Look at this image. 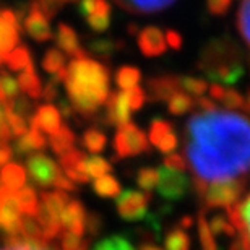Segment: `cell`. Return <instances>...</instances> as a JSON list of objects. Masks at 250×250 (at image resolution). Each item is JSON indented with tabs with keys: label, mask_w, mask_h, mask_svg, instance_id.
Here are the masks:
<instances>
[{
	"label": "cell",
	"mask_w": 250,
	"mask_h": 250,
	"mask_svg": "<svg viewBox=\"0 0 250 250\" xmlns=\"http://www.w3.org/2000/svg\"><path fill=\"white\" fill-rule=\"evenodd\" d=\"M186 153L202 195L211 184L246 182L244 177L250 174V119L219 109L195 114L186 125Z\"/></svg>",
	"instance_id": "obj_1"
},
{
	"label": "cell",
	"mask_w": 250,
	"mask_h": 250,
	"mask_svg": "<svg viewBox=\"0 0 250 250\" xmlns=\"http://www.w3.org/2000/svg\"><path fill=\"white\" fill-rule=\"evenodd\" d=\"M70 104L84 117L94 116L99 106L106 104L109 88V70L93 59H73L63 80Z\"/></svg>",
	"instance_id": "obj_2"
},
{
	"label": "cell",
	"mask_w": 250,
	"mask_h": 250,
	"mask_svg": "<svg viewBox=\"0 0 250 250\" xmlns=\"http://www.w3.org/2000/svg\"><path fill=\"white\" fill-rule=\"evenodd\" d=\"M198 68L216 84H236L244 77L241 51L231 39L219 38L202 51Z\"/></svg>",
	"instance_id": "obj_3"
},
{
	"label": "cell",
	"mask_w": 250,
	"mask_h": 250,
	"mask_svg": "<svg viewBox=\"0 0 250 250\" xmlns=\"http://www.w3.org/2000/svg\"><path fill=\"white\" fill-rule=\"evenodd\" d=\"M148 137L135 124L128 122L119 127L116 138H114V148L119 156H138V154L148 151Z\"/></svg>",
	"instance_id": "obj_4"
},
{
	"label": "cell",
	"mask_w": 250,
	"mask_h": 250,
	"mask_svg": "<svg viewBox=\"0 0 250 250\" xmlns=\"http://www.w3.org/2000/svg\"><path fill=\"white\" fill-rule=\"evenodd\" d=\"M244 190H246V182L241 181L211 184V186H207V188H205L203 198L208 207L231 208L239 202Z\"/></svg>",
	"instance_id": "obj_5"
},
{
	"label": "cell",
	"mask_w": 250,
	"mask_h": 250,
	"mask_svg": "<svg viewBox=\"0 0 250 250\" xmlns=\"http://www.w3.org/2000/svg\"><path fill=\"white\" fill-rule=\"evenodd\" d=\"M149 193H142L137 190H124L116 200L119 216L125 221H142L148 218Z\"/></svg>",
	"instance_id": "obj_6"
},
{
	"label": "cell",
	"mask_w": 250,
	"mask_h": 250,
	"mask_svg": "<svg viewBox=\"0 0 250 250\" xmlns=\"http://www.w3.org/2000/svg\"><path fill=\"white\" fill-rule=\"evenodd\" d=\"M228 218L239 231V241L232 244L231 250H250V195L244 202L228 208Z\"/></svg>",
	"instance_id": "obj_7"
},
{
	"label": "cell",
	"mask_w": 250,
	"mask_h": 250,
	"mask_svg": "<svg viewBox=\"0 0 250 250\" xmlns=\"http://www.w3.org/2000/svg\"><path fill=\"white\" fill-rule=\"evenodd\" d=\"M159 171V184H158V193L161 195L167 202H177L186 197L187 190L190 187V181L186 174L171 171L164 166L158 167Z\"/></svg>",
	"instance_id": "obj_8"
},
{
	"label": "cell",
	"mask_w": 250,
	"mask_h": 250,
	"mask_svg": "<svg viewBox=\"0 0 250 250\" xmlns=\"http://www.w3.org/2000/svg\"><path fill=\"white\" fill-rule=\"evenodd\" d=\"M21 229V213L17 205V193L0 187V231L17 236Z\"/></svg>",
	"instance_id": "obj_9"
},
{
	"label": "cell",
	"mask_w": 250,
	"mask_h": 250,
	"mask_svg": "<svg viewBox=\"0 0 250 250\" xmlns=\"http://www.w3.org/2000/svg\"><path fill=\"white\" fill-rule=\"evenodd\" d=\"M26 167L31 181L41 187L54 186L56 179L62 174L57 163H54L46 154H31L26 161Z\"/></svg>",
	"instance_id": "obj_10"
},
{
	"label": "cell",
	"mask_w": 250,
	"mask_h": 250,
	"mask_svg": "<svg viewBox=\"0 0 250 250\" xmlns=\"http://www.w3.org/2000/svg\"><path fill=\"white\" fill-rule=\"evenodd\" d=\"M20 39L18 17L12 10L0 12V56L7 59Z\"/></svg>",
	"instance_id": "obj_11"
},
{
	"label": "cell",
	"mask_w": 250,
	"mask_h": 250,
	"mask_svg": "<svg viewBox=\"0 0 250 250\" xmlns=\"http://www.w3.org/2000/svg\"><path fill=\"white\" fill-rule=\"evenodd\" d=\"M80 13L83 15L89 28L98 33L106 31L111 24V5L101 0L96 2H83L78 5Z\"/></svg>",
	"instance_id": "obj_12"
},
{
	"label": "cell",
	"mask_w": 250,
	"mask_h": 250,
	"mask_svg": "<svg viewBox=\"0 0 250 250\" xmlns=\"http://www.w3.org/2000/svg\"><path fill=\"white\" fill-rule=\"evenodd\" d=\"M130 106L127 101V93L116 91L111 93L106 101V121L111 125H122L130 122Z\"/></svg>",
	"instance_id": "obj_13"
},
{
	"label": "cell",
	"mask_w": 250,
	"mask_h": 250,
	"mask_svg": "<svg viewBox=\"0 0 250 250\" xmlns=\"http://www.w3.org/2000/svg\"><path fill=\"white\" fill-rule=\"evenodd\" d=\"M166 38L156 26L143 28L138 34V47L146 57H158L166 52Z\"/></svg>",
	"instance_id": "obj_14"
},
{
	"label": "cell",
	"mask_w": 250,
	"mask_h": 250,
	"mask_svg": "<svg viewBox=\"0 0 250 250\" xmlns=\"http://www.w3.org/2000/svg\"><path fill=\"white\" fill-rule=\"evenodd\" d=\"M61 223L65 232H70L78 237L83 236L84 224H86V213H84V207L78 200H70V203L65 207L61 216Z\"/></svg>",
	"instance_id": "obj_15"
},
{
	"label": "cell",
	"mask_w": 250,
	"mask_h": 250,
	"mask_svg": "<svg viewBox=\"0 0 250 250\" xmlns=\"http://www.w3.org/2000/svg\"><path fill=\"white\" fill-rule=\"evenodd\" d=\"M181 91V78L174 75L154 77L148 82V93L151 101H169L172 94Z\"/></svg>",
	"instance_id": "obj_16"
},
{
	"label": "cell",
	"mask_w": 250,
	"mask_h": 250,
	"mask_svg": "<svg viewBox=\"0 0 250 250\" xmlns=\"http://www.w3.org/2000/svg\"><path fill=\"white\" fill-rule=\"evenodd\" d=\"M29 124H31V128L44 130V132L52 135L61 128L62 117L59 114L57 107L51 106V104H46V106L38 107L36 114L29 117Z\"/></svg>",
	"instance_id": "obj_17"
},
{
	"label": "cell",
	"mask_w": 250,
	"mask_h": 250,
	"mask_svg": "<svg viewBox=\"0 0 250 250\" xmlns=\"http://www.w3.org/2000/svg\"><path fill=\"white\" fill-rule=\"evenodd\" d=\"M24 29L38 42H46L52 38V29L49 20L31 5V12L24 18Z\"/></svg>",
	"instance_id": "obj_18"
},
{
	"label": "cell",
	"mask_w": 250,
	"mask_h": 250,
	"mask_svg": "<svg viewBox=\"0 0 250 250\" xmlns=\"http://www.w3.org/2000/svg\"><path fill=\"white\" fill-rule=\"evenodd\" d=\"M57 46L59 49H62L65 54L68 56H73L75 59H82V57H86V52L80 47V42H78V36L75 33L73 28H70L68 24L61 23L57 28Z\"/></svg>",
	"instance_id": "obj_19"
},
{
	"label": "cell",
	"mask_w": 250,
	"mask_h": 250,
	"mask_svg": "<svg viewBox=\"0 0 250 250\" xmlns=\"http://www.w3.org/2000/svg\"><path fill=\"white\" fill-rule=\"evenodd\" d=\"M47 140L44 138V135L41 133V130L38 128H29L23 137H20L17 142H15V153L18 156H28L36 149H42L46 148Z\"/></svg>",
	"instance_id": "obj_20"
},
{
	"label": "cell",
	"mask_w": 250,
	"mask_h": 250,
	"mask_svg": "<svg viewBox=\"0 0 250 250\" xmlns=\"http://www.w3.org/2000/svg\"><path fill=\"white\" fill-rule=\"evenodd\" d=\"M24 182H26V174H24V169L18 164L10 163L0 171V187L7 188L10 192L17 193L18 190L24 187Z\"/></svg>",
	"instance_id": "obj_21"
},
{
	"label": "cell",
	"mask_w": 250,
	"mask_h": 250,
	"mask_svg": "<svg viewBox=\"0 0 250 250\" xmlns=\"http://www.w3.org/2000/svg\"><path fill=\"white\" fill-rule=\"evenodd\" d=\"M18 86L21 91H24L28 96H31L34 99L42 96V84L41 80H39L36 70H34V65H28L26 68L23 70L21 73L18 75Z\"/></svg>",
	"instance_id": "obj_22"
},
{
	"label": "cell",
	"mask_w": 250,
	"mask_h": 250,
	"mask_svg": "<svg viewBox=\"0 0 250 250\" xmlns=\"http://www.w3.org/2000/svg\"><path fill=\"white\" fill-rule=\"evenodd\" d=\"M68 203L70 197L65 192H61V190H57V192H44L41 195V205L56 219H61L63 209Z\"/></svg>",
	"instance_id": "obj_23"
},
{
	"label": "cell",
	"mask_w": 250,
	"mask_h": 250,
	"mask_svg": "<svg viewBox=\"0 0 250 250\" xmlns=\"http://www.w3.org/2000/svg\"><path fill=\"white\" fill-rule=\"evenodd\" d=\"M49 145H51L54 153H57L59 156H63V154H67L68 151H72L73 149L75 133L70 130V127L62 124L61 128H59L56 133L51 135V138H49Z\"/></svg>",
	"instance_id": "obj_24"
},
{
	"label": "cell",
	"mask_w": 250,
	"mask_h": 250,
	"mask_svg": "<svg viewBox=\"0 0 250 250\" xmlns=\"http://www.w3.org/2000/svg\"><path fill=\"white\" fill-rule=\"evenodd\" d=\"M176 2H171V0H146V2H117V5L124 10H127L128 13H153V12H159V10L169 8Z\"/></svg>",
	"instance_id": "obj_25"
},
{
	"label": "cell",
	"mask_w": 250,
	"mask_h": 250,
	"mask_svg": "<svg viewBox=\"0 0 250 250\" xmlns=\"http://www.w3.org/2000/svg\"><path fill=\"white\" fill-rule=\"evenodd\" d=\"M17 205L18 209L23 216H36L38 211V195L34 192L33 187H23L21 190L17 192Z\"/></svg>",
	"instance_id": "obj_26"
},
{
	"label": "cell",
	"mask_w": 250,
	"mask_h": 250,
	"mask_svg": "<svg viewBox=\"0 0 250 250\" xmlns=\"http://www.w3.org/2000/svg\"><path fill=\"white\" fill-rule=\"evenodd\" d=\"M140 80H142V72L135 67H122L116 72V83L124 91H130L138 86Z\"/></svg>",
	"instance_id": "obj_27"
},
{
	"label": "cell",
	"mask_w": 250,
	"mask_h": 250,
	"mask_svg": "<svg viewBox=\"0 0 250 250\" xmlns=\"http://www.w3.org/2000/svg\"><path fill=\"white\" fill-rule=\"evenodd\" d=\"M93 190L99 195V197H104V198L119 197L122 192L117 179L112 176H104L101 179H96V181L93 182Z\"/></svg>",
	"instance_id": "obj_28"
},
{
	"label": "cell",
	"mask_w": 250,
	"mask_h": 250,
	"mask_svg": "<svg viewBox=\"0 0 250 250\" xmlns=\"http://www.w3.org/2000/svg\"><path fill=\"white\" fill-rule=\"evenodd\" d=\"M84 172L89 179H101L111 172V164L101 156H89L84 159Z\"/></svg>",
	"instance_id": "obj_29"
},
{
	"label": "cell",
	"mask_w": 250,
	"mask_h": 250,
	"mask_svg": "<svg viewBox=\"0 0 250 250\" xmlns=\"http://www.w3.org/2000/svg\"><path fill=\"white\" fill-rule=\"evenodd\" d=\"M5 63L8 65V68L21 70L23 72L28 65L33 63V61H31V56H29L28 49L24 46H20V47H15L13 51L8 54L7 59H5Z\"/></svg>",
	"instance_id": "obj_30"
},
{
	"label": "cell",
	"mask_w": 250,
	"mask_h": 250,
	"mask_svg": "<svg viewBox=\"0 0 250 250\" xmlns=\"http://www.w3.org/2000/svg\"><path fill=\"white\" fill-rule=\"evenodd\" d=\"M42 68L47 73H51L52 77H56L61 72L65 70V57L61 51L57 49H49L47 54L42 59Z\"/></svg>",
	"instance_id": "obj_31"
},
{
	"label": "cell",
	"mask_w": 250,
	"mask_h": 250,
	"mask_svg": "<svg viewBox=\"0 0 250 250\" xmlns=\"http://www.w3.org/2000/svg\"><path fill=\"white\" fill-rule=\"evenodd\" d=\"M193 106V99L188 96L187 93L177 91L176 94H172L167 101V109L169 112L174 114V116H182L187 111H190Z\"/></svg>",
	"instance_id": "obj_32"
},
{
	"label": "cell",
	"mask_w": 250,
	"mask_h": 250,
	"mask_svg": "<svg viewBox=\"0 0 250 250\" xmlns=\"http://www.w3.org/2000/svg\"><path fill=\"white\" fill-rule=\"evenodd\" d=\"M106 142H107V138H106V135L101 133L99 130H86L83 135V145H84V148L88 149L89 153H93V154H98V153H101L104 148H106Z\"/></svg>",
	"instance_id": "obj_33"
},
{
	"label": "cell",
	"mask_w": 250,
	"mask_h": 250,
	"mask_svg": "<svg viewBox=\"0 0 250 250\" xmlns=\"http://www.w3.org/2000/svg\"><path fill=\"white\" fill-rule=\"evenodd\" d=\"M84 156L83 151H80V149H72V151H68L67 154H63L61 156V166L65 169V172L67 171H80V172H84ZM86 174V172H84Z\"/></svg>",
	"instance_id": "obj_34"
},
{
	"label": "cell",
	"mask_w": 250,
	"mask_h": 250,
	"mask_svg": "<svg viewBox=\"0 0 250 250\" xmlns=\"http://www.w3.org/2000/svg\"><path fill=\"white\" fill-rule=\"evenodd\" d=\"M164 247L166 250H190L188 234L182 229H174L164 239Z\"/></svg>",
	"instance_id": "obj_35"
},
{
	"label": "cell",
	"mask_w": 250,
	"mask_h": 250,
	"mask_svg": "<svg viewBox=\"0 0 250 250\" xmlns=\"http://www.w3.org/2000/svg\"><path fill=\"white\" fill-rule=\"evenodd\" d=\"M198 236H200V244H202L203 250H218L216 242H214V236L209 229V224L205 216V211L198 214Z\"/></svg>",
	"instance_id": "obj_36"
},
{
	"label": "cell",
	"mask_w": 250,
	"mask_h": 250,
	"mask_svg": "<svg viewBox=\"0 0 250 250\" xmlns=\"http://www.w3.org/2000/svg\"><path fill=\"white\" fill-rule=\"evenodd\" d=\"M2 107L5 111V119H7L8 128H10V132H12V135H15V137H18V138L23 137V135L28 132L26 121H24L21 116H18L17 112H13L8 106H2Z\"/></svg>",
	"instance_id": "obj_37"
},
{
	"label": "cell",
	"mask_w": 250,
	"mask_h": 250,
	"mask_svg": "<svg viewBox=\"0 0 250 250\" xmlns=\"http://www.w3.org/2000/svg\"><path fill=\"white\" fill-rule=\"evenodd\" d=\"M3 250H52V249H49L47 246L33 244V242H29L28 239H24L21 234H17V236L7 237Z\"/></svg>",
	"instance_id": "obj_38"
},
{
	"label": "cell",
	"mask_w": 250,
	"mask_h": 250,
	"mask_svg": "<svg viewBox=\"0 0 250 250\" xmlns=\"http://www.w3.org/2000/svg\"><path fill=\"white\" fill-rule=\"evenodd\" d=\"M137 182H138L140 188H143L145 192H149V190L158 187L159 171H158V169H154V167H143L142 171L138 172Z\"/></svg>",
	"instance_id": "obj_39"
},
{
	"label": "cell",
	"mask_w": 250,
	"mask_h": 250,
	"mask_svg": "<svg viewBox=\"0 0 250 250\" xmlns=\"http://www.w3.org/2000/svg\"><path fill=\"white\" fill-rule=\"evenodd\" d=\"M181 88L186 89L188 94L202 98L208 91V83L202 78L197 77H182L181 78Z\"/></svg>",
	"instance_id": "obj_40"
},
{
	"label": "cell",
	"mask_w": 250,
	"mask_h": 250,
	"mask_svg": "<svg viewBox=\"0 0 250 250\" xmlns=\"http://www.w3.org/2000/svg\"><path fill=\"white\" fill-rule=\"evenodd\" d=\"M169 133H172V125L167 121H163V119H154L151 122V127H149V143L156 146L159 140H163Z\"/></svg>",
	"instance_id": "obj_41"
},
{
	"label": "cell",
	"mask_w": 250,
	"mask_h": 250,
	"mask_svg": "<svg viewBox=\"0 0 250 250\" xmlns=\"http://www.w3.org/2000/svg\"><path fill=\"white\" fill-rule=\"evenodd\" d=\"M237 26L241 31L242 38L246 39V42L250 46V2L241 3V7L237 10Z\"/></svg>",
	"instance_id": "obj_42"
},
{
	"label": "cell",
	"mask_w": 250,
	"mask_h": 250,
	"mask_svg": "<svg viewBox=\"0 0 250 250\" xmlns=\"http://www.w3.org/2000/svg\"><path fill=\"white\" fill-rule=\"evenodd\" d=\"M89 47H91V51L94 54H98V56L109 57V54L116 52L117 47H121V44L112 41V39H96V41H93L89 44Z\"/></svg>",
	"instance_id": "obj_43"
},
{
	"label": "cell",
	"mask_w": 250,
	"mask_h": 250,
	"mask_svg": "<svg viewBox=\"0 0 250 250\" xmlns=\"http://www.w3.org/2000/svg\"><path fill=\"white\" fill-rule=\"evenodd\" d=\"M209 224V229H211L213 236H216V234H226V236H234L236 234V229L232 228V224L229 223V219H226L224 216H214L211 219V223Z\"/></svg>",
	"instance_id": "obj_44"
},
{
	"label": "cell",
	"mask_w": 250,
	"mask_h": 250,
	"mask_svg": "<svg viewBox=\"0 0 250 250\" xmlns=\"http://www.w3.org/2000/svg\"><path fill=\"white\" fill-rule=\"evenodd\" d=\"M221 103L228 109H244V106H246V98L242 94H239L236 89H226Z\"/></svg>",
	"instance_id": "obj_45"
},
{
	"label": "cell",
	"mask_w": 250,
	"mask_h": 250,
	"mask_svg": "<svg viewBox=\"0 0 250 250\" xmlns=\"http://www.w3.org/2000/svg\"><path fill=\"white\" fill-rule=\"evenodd\" d=\"M94 250H133V247L122 237H111L99 242Z\"/></svg>",
	"instance_id": "obj_46"
},
{
	"label": "cell",
	"mask_w": 250,
	"mask_h": 250,
	"mask_svg": "<svg viewBox=\"0 0 250 250\" xmlns=\"http://www.w3.org/2000/svg\"><path fill=\"white\" fill-rule=\"evenodd\" d=\"M164 167L171 169V171H176V172L186 174V171H187V161L181 156V154H176V153L172 154L171 153V154H167L166 159H164Z\"/></svg>",
	"instance_id": "obj_47"
},
{
	"label": "cell",
	"mask_w": 250,
	"mask_h": 250,
	"mask_svg": "<svg viewBox=\"0 0 250 250\" xmlns=\"http://www.w3.org/2000/svg\"><path fill=\"white\" fill-rule=\"evenodd\" d=\"M127 93V101H128V106H130V111H138L140 107L143 106L145 99V91L140 86H135L133 89H130V91H125Z\"/></svg>",
	"instance_id": "obj_48"
},
{
	"label": "cell",
	"mask_w": 250,
	"mask_h": 250,
	"mask_svg": "<svg viewBox=\"0 0 250 250\" xmlns=\"http://www.w3.org/2000/svg\"><path fill=\"white\" fill-rule=\"evenodd\" d=\"M62 250H86V242L82 237L65 232L62 237Z\"/></svg>",
	"instance_id": "obj_49"
},
{
	"label": "cell",
	"mask_w": 250,
	"mask_h": 250,
	"mask_svg": "<svg viewBox=\"0 0 250 250\" xmlns=\"http://www.w3.org/2000/svg\"><path fill=\"white\" fill-rule=\"evenodd\" d=\"M33 7L39 10L47 20H51L54 15L59 12V8L63 7V3L62 2H38V3H33Z\"/></svg>",
	"instance_id": "obj_50"
},
{
	"label": "cell",
	"mask_w": 250,
	"mask_h": 250,
	"mask_svg": "<svg viewBox=\"0 0 250 250\" xmlns=\"http://www.w3.org/2000/svg\"><path fill=\"white\" fill-rule=\"evenodd\" d=\"M156 148L159 151L166 153V154H171L174 149L177 148V137L174 133H169L166 135L163 140H159V143L156 145Z\"/></svg>",
	"instance_id": "obj_51"
},
{
	"label": "cell",
	"mask_w": 250,
	"mask_h": 250,
	"mask_svg": "<svg viewBox=\"0 0 250 250\" xmlns=\"http://www.w3.org/2000/svg\"><path fill=\"white\" fill-rule=\"evenodd\" d=\"M59 80L56 78V77H51V80L47 82V84L46 86L42 88V96H44V99L46 101H54V99L57 98V94H59Z\"/></svg>",
	"instance_id": "obj_52"
},
{
	"label": "cell",
	"mask_w": 250,
	"mask_h": 250,
	"mask_svg": "<svg viewBox=\"0 0 250 250\" xmlns=\"http://www.w3.org/2000/svg\"><path fill=\"white\" fill-rule=\"evenodd\" d=\"M208 10L209 13L213 15H224L229 10V7H231V0H209L208 2Z\"/></svg>",
	"instance_id": "obj_53"
},
{
	"label": "cell",
	"mask_w": 250,
	"mask_h": 250,
	"mask_svg": "<svg viewBox=\"0 0 250 250\" xmlns=\"http://www.w3.org/2000/svg\"><path fill=\"white\" fill-rule=\"evenodd\" d=\"M84 229H88L89 234H93V236H96L99 232V229H101V218L98 216V214H88L86 216V224H84Z\"/></svg>",
	"instance_id": "obj_54"
},
{
	"label": "cell",
	"mask_w": 250,
	"mask_h": 250,
	"mask_svg": "<svg viewBox=\"0 0 250 250\" xmlns=\"http://www.w3.org/2000/svg\"><path fill=\"white\" fill-rule=\"evenodd\" d=\"M54 187H57L59 190H61V192H73L75 188V184L70 181L68 177H65L63 174H61V176H59L57 179H56V182H54Z\"/></svg>",
	"instance_id": "obj_55"
},
{
	"label": "cell",
	"mask_w": 250,
	"mask_h": 250,
	"mask_svg": "<svg viewBox=\"0 0 250 250\" xmlns=\"http://www.w3.org/2000/svg\"><path fill=\"white\" fill-rule=\"evenodd\" d=\"M164 38H166V44H169V46H171L172 49H176V51H179V49L182 47V36L177 31L169 29Z\"/></svg>",
	"instance_id": "obj_56"
},
{
	"label": "cell",
	"mask_w": 250,
	"mask_h": 250,
	"mask_svg": "<svg viewBox=\"0 0 250 250\" xmlns=\"http://www.w3.org/2000/svg\"><path fill=\"white\" fill-rule=\"evenodd\" d=\"M73 112H75V109L72 104H70L67 99H61V103H59V114H61V117L63 116V117L70 119L73 116Z\"/></svg>",
	"instance_id": "obj_57"
},
{
	"label": "cell",
	"mask_w": 250,
	"mask_h": 250,
	"mask_svg": "<svg viewBox=\"0 0 250 250\" xmlns=\"http://www.w3.org/2000/svg\"><path fill=\"white\" fill-rule=\"evenodd\" d=\"M12 148L8 146V145H0V167L7 166V163L12 159Z\"/></svg>",
	"instance_id": "obj_58"
},
{
	"label": "cell",
	"mask_w": 250,
	"mask_h": 250,
	"mask_svg": "<svg viewBox=\"0 0 250 250\" xmlns=\"http://www.w3.org/2000/svg\"><path fill=\"white\" fill-rule=\"evenodd\" d=\"M197 104H198V107L202 109V112H211L216 109V104H214L211 99L203 98V96L197 99Z\"/></svg>",
	"instance_id": "obj_59"
},
{
	"label": "cell",
	"mask_w": 250,
	"mask_h": 250,
	"mask_svg": "<svg viewBox=\"0 0 250 250\" xmlns=\"http://www.w3.org/2000/svg\"><path fill=\"white\" fill-rule=\"evenodd\" d=\"M208 91H209V94H211L213 99H216V101H221L223 96H224V93H226V88H223L221 84L213 83L211 86L208 88Z\"/></svg>",
	"instance_id": "obj_60"
},
{
	"label": "cell",
	"mask_w": 250,
	"mask_h": 250,
	"mask_svg": "<svg viewBox=\"0 0 250 250\" xmlns=\"http://www.w3.org/2000/svg\"><path fill=\"white\" fill-rule=\"evenodd\" d=\"M181 226L182 228H190L192 226V218H182V221H181Z\"/></svg>",
	"instance_id": "obj_61"
},
{
	"label": "cell",
	"mask_w": 250,
	"mask_h": 250,
	"mask_svg": "<svg viewBox=\"0 0 250 250\" xmlns=\"http://www.w3.org/2000/svg\"><path fill=\"white\" fill-rule=\"evenodd\" d=\"M142 250H161L159 247H154V246H143Z\"/></svg>",
	"instance_id": "obj_62"
},
{
	"label": "cell",
	"mask_w": 250,
	"mask_h": 250,
	"mask_svg": "<svg viewBox=\"0 0 250 250\" xmlns=\"http://www.w3.org/2000/svg\"><path fill=\"white\" fill-rule=\"evenodd\" d=\"M3 62H5V59H3V57H2V56H0V65H2V63H3Z\"/></svg>",
	"instance_id": "obj_63"
}]
</instances>
